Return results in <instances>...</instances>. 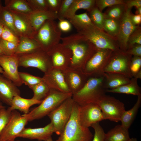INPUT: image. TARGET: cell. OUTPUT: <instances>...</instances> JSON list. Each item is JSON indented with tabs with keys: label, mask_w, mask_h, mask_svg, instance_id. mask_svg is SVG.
Returning a JSON list of instances; mask_svg holds the SVG:
<instances>
[{
	"label": "cell",
	"mask_w": 141,
	"mask_h": 141,
	"mask_svg": "<svg viewBox=\"0 0 141 141\" xmlns=\"http://www.w3.org/2000/svg\"><path fill=\"white\" fill-rule=\"evenodd\" d=\"M79 118L81 125L89 128L93 124L104 120L99 107L93 103L79 106Z\"/></svg>",
	"instance_id": "cell-16"
},
{
	"label": "cell",
	"mask_w": 141,
	"mask_h": 141,
	"mask_svg": "<svg viewBox=\"0 0 141 141\" xmlns=\"http://www.w3.org/2000/svg\"><path fill=\"white\" fill-rule=\"evenodd\" d=\"M5 107L3 105L2 103V102L0 101V109H2V108H3Z\"/></svg>",
	"instance_id": "cell-56"
},
{
	"label": "cell",
	"mask_w": 141,
	"mask_h": 141,
	"mask_svg": "<svg viewBox=\"0 0 141 141\" xmlns=\"http://www.w3.org/2000/svg\"><path fill=\"white\" fill-rule=\"evenodd\" d=\"M126 53L132 56L141 57V45H134L128 48Z\"/></svg>",
	"instance_id": "cell-49"
},
{
	"label": "cell",
	"mask_w": 141,
	"mask_h": 141,
	"mask_svg": "<svg viewBox=\"0 0 141 141\" xmlns=\"http://www.w3.org/2000/svg\"><path fill=\"white\" fill-rule=\"evenodd\" d=\"M79 33L83 35L97 49H109L113 51L120 50L118 43L112 37L95 26Z\"/></svg>",
	"instance_id": "cell-11"
},
{
	"label": "cell",
	"mask_w": 141,
	"mask_h": 141,
	"mask_svg": "<svg viewBox=\"0 0 141 141\" xmlns=\"http://www.w3.org/2000/svg\"><path fill=\"white\" fill-rule=\"evenodd\" d=\"M137 80L133 77L129 83L115 89H107L106 92L131 94L137 96L141 95V88L138 85Z\"/></svg>",
	"instance_id": "cell-28"
},
{
	"label": "cell",
	"mask_w": 141,
	"mask_h": 141,
	"mask_svg": "<svg viewBox=\"0 0 141 141\" xmlns=\"http://www.w3.org/2000/svg\"><path fill=\"white\" fill-rule=\"evenodd\" d=\"M130 70L133 77L141 71V57L133 56L132 57L130 65Z\"/></svg>",
	"instance_id": "cell-42"
},
{
	"label": "cell",
	"mask_w": 141,
	"mask_h": 141,
	"mask_svg": "<svg viewBox=\"0 0 141 141\" xmlns=\"http://www.w3.org/2000/svg\"><path fill=\"white\" fill-rule=\"evenodd\" d=\"M125 4L126 7L131 9L133 7L136 8L141 7V0H130L125 1Z\"/></svg>",
	"instance_id": "cell-50"
},
{
	"label": "cell",
	"mask_w": 141,
	"mask_h": 141,
	"mask_svg": "<svg viewBox=\"0 0 141 141\" xmlns=\"http://www.w3.org/2000/svg\"><path fill=\"white\" fill-rule=\"evenodd\" d=\"M54 133L53 126L50 122L45 126L38 128H25L17 136L31 139L45 141Z\"/></svg>",
	"instance_id": "cell-20"
},
{
	"label": "cell",
	"mask_w": 141,
	"mask_h": 141,
	"mask_svg": "<svg viewBox=\"0 0 141 141\" xmlns=\"http://www.w3.org/2000/svg\"><path fill=\"white\" fill-rule=\"evenodd\" d=\"M69 20L76 30L78 33H80L85 30L95 26L86 13L75 14Z\"/></svg>",
	"instance_id": "cell-27"
},
{
	"label": "cell",
	"mask_w": 141,
	"mask_h": 141,
	"mask_svg": "<svg viewBox=\"0 0 141 141\" xmlns=\"http://www.w3.org/2000/svg\"><path fill=\"white\" fill-rule=\"evenodd\" d=\"M45 141H53L51 137L49 138L48 139H47Z\"/></svg>",
	"instance_id": "cell-58"
},
{
	"label": "cell",
	"mask_w": 141,
	"mask_h": 141,
	"mask_svg": "<svg viewBox=\"0 0 141 141\" xmlns=\"http://www.w3.org/2000/svg\"><path fill=\"white\" fill-rule=\"evenodd\" d=\"M113 52L109 49H97L83 70L89 78L104 76V69Z\"/></svg>",
	"instance_id": "cell-8"
},
{
	"label": "cell",
	"mask_w": 141,
	"mask_h": 141,
	"mask_svg": "<svg viewBox=\"0 0 141 141\" xmlns=\"http://www.w3.org/2000/svg\"><path fill=\"white\" fill-rule=\"evenodd\" d=\"M42 78L43 81L50 89L55 90L65 93H71L66 84L62 70L52 68L44 73Z\"/></svg>",
	"instance_id": "cell-18"
},
{
	"label": "cell",
	"mask_w": 141,
	"mask_h": 141,
	"mask_svg": "<svg viewBox=\"0 0 141 141\" xmlns=\"http://www.w3.org/2000/svg\"><path fill=\"white\" fill-rule=\"evenodd\" d=\"M136 44L141 45V32L139 27L134 31L130 36L128 41V49Z\"/></svg>",
	"instance_id": "cell-45"
},
{
	"label": "cell",
	"mask_w": 141,
	"mask_h": 141,
	"mask_svg": "<svg viewBox=\"0 0 141 141\" xmlns=\"http://www.w3.org/2000/svg\"><path fill=\"white\" fill-rule=\"evenodd\" d=\"M79 105L75 102L69 119L56 141H91L93 135L83 126L79 118Z\"/></svg>",
	"instance_id": "cell-2"
},
{
	"label": "cell",
	"mask_w": 141,
	"mask_h": 141,
	"mask_svg": "<svg viewBox=\"0 0 141 141\" xmlns=\"http://www.w3.org/2000/svg\"><path fill=\"white\" fill-rule=\"evenodd\" d=\"M0 55H4V54L2 50L0 48Z\"/></svg>",
	"instance_id": "cell-59"
},
{
	"label": "cell",
	"mask_w": 141,
	"mask_h": 141,
	"mask_svg": "<svg viewBox=\"0 0 141 141\" xmlns=\"http://www.w3.org/2000/svg\"><path fill=\"white\" fill-rule=\"evenodd\" d=\"M32 27L37 32L44 22L48 20L57 19V13L49 10L33 11L26 14Z\"/></svg>",
	"instance_id": "cell-22"
},
{
	"label": "cell",
	"mask_w": 141,
	"mask_h": 141,
	"mask_svg": "<svg viewBox=\"0 0 141 141\" xmlns=\"http://www.w3.org/2000/svg\"><path fill=\"white\" fill-rule=\"evenodd\" d=\"M74 0H62L60 8L57 13L59 20L65 19L66 15Z\"/></svg>",
	"instance_id": "cell-43"
},
{
	"label": "cell",
	"mask_w": 141,
	"mask_h": 141,
	"mask_svg": "<svg viewBox=\"0 0 141 141\" xmlns=\"http://www.w3.org/2000/svg\"><path fill=\"white\" fill-rule=\"evenodd\" d=\"M58 27L62 32H68L72 29V25L69 20L65 19L59 20L57 23Z\"/></svg>",
	"instance_id": "cell-47"
},
{
	"label": "cell",
	"mask_w": 141,
	"mask_h": 141,
	"mask_svg": "<svg viewBox=\"0 0 141 141\" xmlns=\"http://www.w3.org/2000/svg\"><path fill=\"white\" fill-rule=\"evenodd\" d=\"M33 11L49 10L46 0H26Z\"/></svg>",
	"instance_id": "cell-41"
},
{
	"label": "cell",
	"mask_w": 141,
	"mask_h": 141,
	"mask_svg": "<svg viewBox=\"0 0 141 141\" xmlns=\"http://www.w3.org/2000/svg\"><path fill=\"white\" fill-rule=\"evenodd\" d=\"M91 127L93 128L95 131L91 141H104L105 133L99 122L93 124Z\"/></svg>",
	"instance_id": "cell-44"
},
{
	"label": "cell",
	"mask_w": 141,
	"mask_h": 141,
	"mask_svg": "<svg viewBox=\"0 0 141 141\" xmlns=\"http://www.w3.org/2000/svg\"><path fill=\"white\" fill-rule=\"evenodd\" d=\"M128 141H138L137 139L136 138H130Z\"/></svg>",
	"instance_id": "cell-54"
},
{
	"label": "cell",
	"mask_w": 141,
	"mask_h": 141,
	"mask_svg": "<svg viewBox=\"0 0 141 141\" xmlns=\"http://www.w3.org/2000/svg\"><path fill=\"white\" fill-rule=\"evenodd\" d=\"M3 27L4 26L3 25L0 24V38H1L3 29Z\"/></svg>",
	"instance_id": "cell-53"
},
{
	"label": "cell",
	"mask_w": 141,
	"mask_h": 141,
	"mask_svg": "<svg viewBox=\"0 0 141 141\" xmlns=\"http://www.w3.org/2000/svg\"><path fill=\"white\" fill-rule=\"evenodd\" d=\"M42 49L39 44L33 39L23 37H19V42L15 54H27Z\"/></svg>",
	"instance_id": "cell-25"
},
{
	"label": "cell",
	"mask_w": 141,
	"mask_h": 141,
	"mask_svg": "<svg viewBox=\"0 0 141 141\" xmlns=\"http://www.w3.org/2000/svg\"><path fill=\"white\" fill-rule=\"evenodd\" d=\"M10 11L12 13L15 26L19 37L33 39L36 32L32 27L26 14Z\"/></svg>",
	"instance_id": "cell-21"
},
{
	"label": "cell",
	"mask_w": 141,
	"mask_h": 141,
	"mask_svg": "<svg viewBox=\"0 0 141 141\" xmlns=\"http://www.w3.org/2000/svg\"><path fill=\"white\" fill-rule=\"evenodd\" d=\"M89 12V16L95 26L103 31V24L105 19L104 14L95 6Z\"/></svg>",
	"instance_id": "cell-35"
},
{
	"label": "cell",
	"mask_w": 141,
	"mask_h": 141,
	"mask_svg": "<svg viewBox=\"0 0 141 141\" xmlns=\"http://www.w3.org/2000/svg\"><path fill=\"white\" fill-rule=\"evenodd\" d=\"M104 76L90 77L79 91L72 95L74 101L80 106L91 103L97 104L105 95V89L103 83Z\"/></svg>",
	"instance_id": "cell-3"
},
{
	"label": "cell",
	"mask_w": 141,
	"mask_h": 141,
	"mask_svg": "<svg viewBox=\"0 0 141 141\" xmlns=\"http://www.w3.org/2000/svg\"><path fill=\"white\" fill-rule=\"evenodd\" d=\"M3 6L2 5V1L0 0V14L1 11Z\"/></svg>",
	"instance_id": "cell-57"
},
{
	"label": "cell",
	"mask_w": 141,
	"mask_h": 141,
	"mask_svg": "<svg viewBox=\"0 0 141 141\" xmlns=\"http://www.w3.org/2000/svg\"><path fill=\"white\" fill-rule=\"evenodd\" d=\"M131 9L126 8L122 14L120 21V28L116 37L120 50L126 53L128 47V41L130 36L139 27L138 26L134 25L131 19Z\"/></svg>",
	"instance_id": "cell-13"
},
{
	"label": "cell",
	"mask_w": 141,
	"mask_h": 141,
	"mask_svg": "<svg viewBox=\"0 0 141 141\" xmlns=\"http://www.w3.org/2000/svg\"><path fill=\"white\" fill-rule=\"evenodd\" d=\"M4 7L10 10L25 14L33 11L26 0H5Z\"/></svg>",
	"instance_id": "cell-31"
},
{
	"label": "cell",
	"mask_w": 141,
	"mask_h": 141,
	"mask_svg": "<svg viewBox=\"0 0 141 141\" xmlns=\"http://www.w3.org/2000/svg\"><path fill=\"white\" fill-rule=\"evenodd\" d=\"M103 14L105 18L120 20L126 8L125 4H119L109 7Z\"/></svg>",
	"instance_id": "cell-36"
},
{
	"label": "cell",
	"mask_w": 141,
	"mask_h": 141,
	"mask_svg": "<svg viewBox=\"0 0 141 141\" xmlns=\"http://www.w3.org/2000/svg\"><path fill=\"white\" fill-rule=\"evenodd\" d=\"M33 95L32 98L38 101H42L48 95L50 89L43 81L33 86L31 89Z\"/></svg>",
	"instance_id": "cell-34"
},
{
	"label": "cell",
	"mask_w": 141,
	"mask_h": 141,
	"mask_svg": "<svg viewBox=\"0 0 141 141\" xmlns=\"http://www.w3.org/2000/svg\"><path fill=\"white\" fill-rule=\"evenodd\" d=\"M61 40V43L72 52L69 66L72 68L83 69L97 49L88 39L79 33L62 37Z\"/></svg>",
	"instance_id": "cell-1"
},
{
	"label": "cell",
	"mask_w": 141,
	"mask_h": 141,
	"mask_svg": "<svg viewBox=\"0 0 141 141\" xmlns=\"http://www.w3.org/2000/svg\"><path fill=\"white\" fill-rule=\"evenodd\" d=\"M141 105L140 95L137 96V101L133 107L128 110H125L123 113L120 120L122 125L128 130L133 122Z\"/></svg>",
	"instance_id": "cell-30"
},
{
	"label": "cell",
	"mask_w": 141,
	"mask_h": 141,
	"mask_svg": "<svg viewBox=\"0 0 141 141\" xmlns=\"http://www.w3.org/2000/svg\"><path fill=\"white\" fill-rule=\"evenodd\" d=\"M19 75L23 84L27 86L30 89L43 81L42 77L34 76L26 73L19 72Z\"/></svg>",
	"instance_id": "cell-37"
},
{
	"label": "cell",
	"mask_w": 141,
	"mask_h": 141,
	"mask_svg": "<svg viewBox=\"0 0 141 141\" xmlns=\"http://www.w3.org/2000/svg\"><path fill=\"white\" fill-rule=\"evenodd\" d=\"M4 73V72L2 68L0 66V73L3 74Z\"/></svg>",
	"instance_id": "cell-55"
},
{
	"label": "cell",
	"mask_w": 141,
	"mask_h": 141,
	"mask_svg": "<svg viewBox=\"0 0 141 141\" xmlns=\"http://www.w3.org/2000/svg\"><path fill=\"white\" fill-rule=\"evenodd\" d=\"M0 24L7 27L19 38L15 26L14 19L12 13L4 6H3L0 14Z\"/></svg>",
	"instance_id": "cell-32"
},
{
	"label": "cell",
	"mask_w": 141,
	"mask_h": 141,
	"mask_svg": "<svg viewBox=\"0 0 141 141\" xmlns=\"http://www.w3.org/2000/svg\"><path fill=\"white\" fill-rule=\"evenodd\" d=\"M14 141H20V140H15Z\"/></svg>",
	"instance_id": "cell-60"
},
{
	"label": "cell",
	"mask_w": 141,
	"mask_h": 141,
	"mask_svg": "<svg viewBox=\"0 0 141 141\" xmlns=\"http://www.w3.org/2000/svg\"><path fill=\"white\" fill-rule=\"evenodd\" d=\"M17 55L19 66L35 68L44 73L52 68L49 56L47 52L42 49L31 53Z\"/></svg>",
	"instance_id": "cell-6"
},
{
	"label": "cell",
	"mask_w": 141,
	"mask_h": 141,
	"mask_svg": "<svg viewBox=\"0 0 141 141\" xmlns=\"http://www.w3.org/2000/svg\"><path fill=\"white\" fill-rule=\"evenodd\" d=\"M95 5L96 0H74L66 15L65 19L69 20L80 9L86 10L89 11Z\"/></svg>",
	"instance_id": "cell-29"
},
{
	"label": "cell",
	"mask_w": 141,
	"mask_h": 141,
	"mask_svg": "<svg viewBox=\"0 0 141 141\" xmlns=\"http://www.w3.org/2000/svg\"><path fill=\"white\" fill-rule=\"evenodd\" d=\"M120 21L111 18H105L103 26V30L113 37H117L119 32Z\"/></svg>",
	"instance_id": "cell-33"
},
{
	"label": "cell",
	"mask_w": 141,
	"mask_h": 141,
	"mask_svg": "<svg viewBox=\"0 0 141 141\" xmlns=\"http://www.w3.org/2000/svg\"><path fill=\"white\" fill-rule=\"evenodd\" d=\"M47 52L51 59L52 68L62 71L69 67L72 52L61 43L57 44Z\"/></svg>",
	"instance_id": "cell-14"
},
{
	"label": "cell",
	"mask_w": 141,
	"mask_h": 141,
	"mask_svg": "<svg viewBox=\"0 0 141 141\" xmlns=\"http://www.w3.org/2000/svg\"><path fill=\"white\" fill-rule=\"evenodd\" d=\"M130 138L128 130L118 125L105 133L104 141H128Z\"/></svg>",
	"instance_id": "cell-26"
},
{
	"label": "cell",
	"mask_w": 141,
	"mask_h": 141,
	"mask_svg": "<svg viewBox=\"0 0 141 141\" xmlns=\"http://www.w3.org/2000/svg\"><path fill=\"white\" fill-rule=\"evenodd\" d=\"M18 87L10 79L0 73V101L10 106L14 97L20 96Z\"/></svg>",
	"instance_id": "cell-19"
},
{
	"label": "cell",
	"mask_w": 141,
	"mask_h": 141,
	"mask_svg": "<svg viewBox=\"0 0 141 141\" xmlns=\"http://www.w3.org/2000/svg\"><path fill=\"white\" fill-rule=\"evenodd\" d=\"M130 79L120 74L105 73L103 85L106 90L114 89L129 83Z\"/></svg>",
	"instance_id": "cell-23"
},
{
	"label": "cell",
	"mask_w": 141,
	"mask_h": 141,
	"mask_svg": "<svg viewBox=\"0 0 141 141\" xmlns=\"http://www.w3.org/2000/svg\"><path fill=\"white\" fill-rule=\"evenodd\" d=\"M136 14L137 15H141V7L136 8Z\"/></svg>",
	"instance_id": "cell-52"
},
{
	"label": "cell",
	"mask_w": 141,
	"mask_h": 141,
	"mask_svg": "<svg viewBox=\"0 0 141 141\" xmlns=\"http://www.w3.org/2000/svg\"><path fill=\"white\" fill-rule=\"evenodd\" d=\"M74 103L72 96L70 97L48 115L57 135L61 134L69 119Z\"/></svg>",
	"instance_id": "cell-7"
},
{
	"label": "cell",
	"mask_w": 141,
	"mask_h": 141,
	"mask_svg": "<svg viewBox=\"0 0 141 141\" xmlns=\"http://www.w3.org/2000/svg\"><path fill=\"white\" fill-rule=\"evenodd\" d=\"M101 109L104 120L117 122L120 121L125 110L124 104L114 97L106 95L97 103Z\"/></svg>",
	"instance_id": "cell-12"
},
{
	"label": "cell",
	"mask_w": 141,
	"mask_h": 141,
	"mask_svg": "<svg viewBox=\"0 0 141 141\" xmlns=\"http://www.w3.org/2000/svg\"><path fill=\"white\" fill-rule=\"evenodd\" d=\"M62 32L54 20L46 21L36 32L33 38L41 49L48 52L61 40Z\"/></svg>",
	"instance_id": "cell-5"
},
{
	"label": "cell",
	"mask_w": 141,
	"mask_h": 141,
	"mask_svg": "<svg viewBox=\"0 0 141 141\" xmlns=\"http://www.w3.org/2000/svg\"><path fill=\"white\" fill-rule=\"evenodd\" d=\"M49 10L57 13L60 7L62 0H46Z\"/></svg>",
	"instance_id": "cell-48"
},
{
	"label": "cell",
	"mask_w": 141,
	"mask_h": 141,
	"mask_svg": "<svg viewBox=\"0 0 141 141\" xmlns=\"http://www.w3.org/2000/svg\"><path fill=\"white\" fill-rule=\"evenodd\" d=\"M132 56L120 50L113 51L104 70V73H117L131 79L130 65Z\"/></svg>",
	"instance_id": "cell-10"
},
{
	"label": "cell",
	"mask_w": 141,
	"mask_h": 141,
	"mask_svg": "<svg viewBox=\"0 0 141 141\" xmlns=\"http://www.w3.org/2000/svg\"><path fill=\"white\" fill-rule=\"evenodd\" d=\"M125 1L122 0H97L96 5L101 12L105 8L119 4H125Z\"/></svg>",
	"instance_id": "cell-40"
},
{
	"label": "cell",
	"mask_w": 141,
	"mask_h": 141,
	"mask_svg": "<svg viewBox=\"0 0 141 141\" xmlns=\"http://www.w3.org/2000/svg\"><path fill=\"white\" fill-rule=\"evenodd\" d=\"M0 66L4 72L3 75L17 87L20 86L23 84L19 75V60L17 55H0Z\"/></svg>",
	"instance_id": "cell-15"
},
{
	"label": "cell",
	"mask_w": 141,
	"mask_h": 141,
	"mask_svg": "<svg viewBox=\"0 0 141 141\" xmlns=\"http://www.w3.org/2000/svg\"><path fill=\"white\" fill-rule=\"evenodd\" d=\"M12 111L9 108L6 107L0 109V135L8 122L11 114Z\"/></svg>",
	"instance_id": "cell-39"
},
{
	"label": "cell",
	"mask_w": 141,
	"mask_h": 141,
	"mask_svg": "<svg viewBox=\"0 0 141 141\" xmlns=\"http://www.w3.org/2000/svg\"><path fill=\"white\" fill-rule=\"evenodd\" d=\"M29 113L21 115L16 110L12 111L10 119L0 135V141H14L29 121Z\"/></svg>",
	"instance_id": "cell-9"
},
{
	"label": "cell",
	"mask_w": 141,
	"mask_h": 141,
	"mask_svg": "<svg viewBox=\"0 0 141 141\" xmlns=\"http://www.w3.org/2000/svg\"><path fill=\"white\" fill-rule=\"evenodd\" d=\"M18 43L9 42L0 38V48L4 55L15 54Z\"/></svg>",
	"instance_id": "cell-38"
},
{
	"label": "cell",
	"mask_w": 141,
	"mask_h": 141,
	"mask_svg": "<svg viewBox=\"0 0 141 141\" xmlns=\"http://www.w3.org/2000/svg\"><path fill=\"white\" fill-rule=\"evenodd\" d=\"M131 19L132 23L135 25L138 26L141 22V15L131 14Z\"/></svg>",
	"instance_id": "cell-51"
},
{
	"label": "cell",
	"mask_w": 141,
	"mask_h": 141,
	"mask_svg": "<svg viewBox=\"0 0 141 141\" xmlns=\"http://www.w3.org/2000/svg\"><path fill=\"white\" fill-rule=\"evenodd\" d=\"M72 96L71 93H65L50 89L48 95L39 105L30 112L29 121L39 119L48 115L65 100Z\"/></svg>",
	"instance_id": "cell-4"
},
{
	"label": "cell",
	"mask_w": 141,
	"mask_h": 141,
	"mask_svg": "<svg viewBox=\"0 0 141 141\" xmlns=\"http://www.w3.org/2000/svg\"><path fill=\"white\" fill-rule=\"evenodd\" d=\"M1 38L6 41L13 43H19V38L5 26H4Z\"/></svg>",
	"instance_id": "cell-46"
},
{
	"label": "cell",
	"mask_w": 141,
	"mask_h": 141,
	"mask_svg": "<svg viewBox=\"0 0 141 141\" xmlns=\"http://www.w3.org/2000/svg\"><path fill=\"white\" fill-rule=\"evenodd\" d=\"M62 71L66 84L72 95L83 87L89 78L83 69L80 68L69 67Z\"/></svg>",
	"instance_id": "cell-17"
},
{
	"label": "cell",
	"mask_w": 141,
	"mask_h": 141,
	"mask_svg": "<svg viewBox=\"0 0 141 141\" xmlns=\"http://www.w3.org/2000/svg\"><path fill=\"white\" fill-rule=\"evenodd\" d=\"M42 101L36 100L32 98H25L20 96H17L14 97L11 105L8 108L11 111L18 110L23 112L24 114H27L29 113V109L31 106L36 104H40Z\"/></svg>",
	"instance_id": "cell-24"
}]
</instances>
